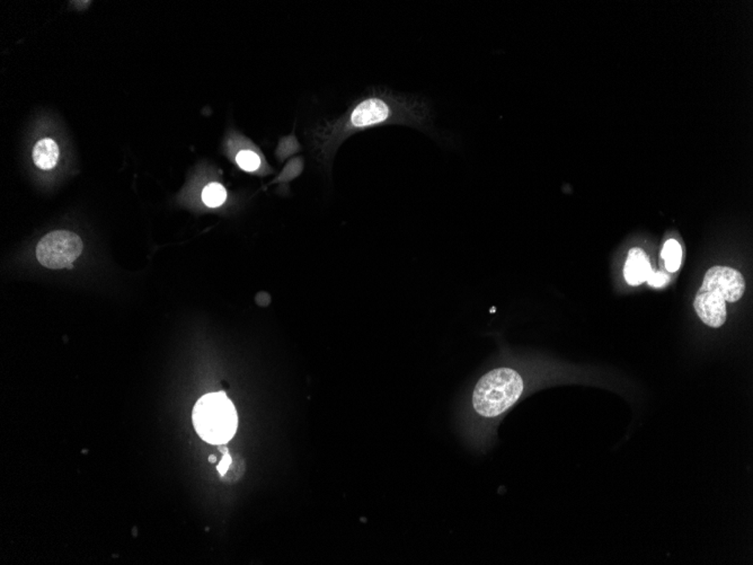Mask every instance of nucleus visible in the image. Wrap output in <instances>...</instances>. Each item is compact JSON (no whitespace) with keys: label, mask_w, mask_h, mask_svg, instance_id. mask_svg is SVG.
<instances>
[{"label":"nucleus","mask_w":753,"mask_h":565,"mask_svg":"<svg viewBox=\"0 0 753 565\" xmlns=\"http://www.w3.org/2000/svg\"><path fill=\"white\" fill-rule=\"evenodd\" d=\"M744 293L745 281L738 270L713 266L706 272L702 287L695 297L693 307L702 323L718 329L726 322V302H738Z\"/></svg>","instance_id":"nucleus-1"},{"label":"nucleus","mask_w":753,"mask_h":565,"mask_svg":"<svg viewBox=\"0 0 753 565\" xmlns=\"http://www.w3.org/2000/svg\"><path fill=\"white\" fill-rule=\"evenodd\" d=\"M524 381L511 367H496L478 378L470 394V406L484 419L501 417L520 399Z\"/></svg>","instance_id":"nucleus-2"},{"label":"nucleus","mask_w":753,"mask_h":565,"mask_svg":"<svg viewBox=\"0 0 753 565\" xmlns=\"http://www.w3.org/2000/svg\"><path fill=\"white\" fill-rule=\"evenodd\" d=\"M192 419L201 439L218 446L227 444L238 426L236 408L222 392L202 396L194 406Z\"/></svg>","instance_id":"nucleus-3"},{"label":"nucleus","mask_w":753,"mask_h":565,"mask_svg":"<svg viewBox=\"0 0 753 565\" xmlns=\"http://www.w3.org/2000/svg\"><path fill=\"white\" fill-rule=\"evenodd\" d=\"M80 237L68 230H55L44 236L37 246L39 263L48 269L71 268L73 261L82 254Z\"/></svg>","instance_id":"nucleus-4"},{"label":"nucleus","mask_w":753,"mask_h":565,"mask_svg":"<svg viewBox=\"0 0 753 565\" xmlns=\"http://www.w3.org/2000/svg\"><path fill=\"white\" fill-rule=\"evenodd\" d=\"M652 271L648 257L641 248L634 247L628 252L623 275L630 286H639L648 281Z\"/></svg>","instance_id":"nucleus-5"},{"label":"nucleus","mask_w":753,"mask_h":565,"mask_svg":"<svg viewBox=\"0 0 753 565\" xmlns=\"http://www.w3.org/2000/svg\"><path fill=\"white\" fill-rule=\"evenodd\" d=\"M59 147L55 140L41 139L34 146L33 160L34 164L41 170H52L57 165L59 160Z\"/></svg>","instance_id":"nucleus-6"},{"label":"nucleus","mask_w":753,"mask_h":565,"mask_svg":"<svg viewBox=\"0 0 753 565\" xmlns=\"http://www.w3.org/2000/svg\"><path fill=\"white\" fill-rule=\"evenodd\" d=\"M662 259L670 273L677 272L682 261V248L675 239H668L662 250Z\"/></svg>","instance_id":"nucleus-7"},{"label":"nucleus","mask_w":753,"mask_h":565,"mask_svg":"<svg viewBox=\"0 0 753 565\" xmlns=\"http://www.w3.org/2000/svg\"><path fill=\"white\" fill-rule=\"evenodd\" d=\"M227 199V192L224 190L222 185L219 183H210L206 189L203 190L202 200L206 206L209 208H217L220 207L221 205H224V201Z\"/></svg>","instance_id":"nucleus-8"},{"label":"nucleus","mask_w":753,"mask_h":565,"mask_svg":"<svg viewBox=\"0 0 753 565\" xmlns=\"http://www.w3.org/2000/svg\"><path fill=\"white\" fill-rule=\"evenodd\" d=\"M237 164L242 170L246 171V172H254L258 170L260 165V159L258 157V154H255L254 151L251 150H242L237 155L236 157Z\"/></svg>","instance_id":"nucleus-9"},{"label":"nucleus","mask_w":753,"mask_h":565,"mask_svg":"<svg viewBox=\"0 0 753 565\" xmlns=\"http://www.w3.org/2000/svg\"><path fill=\"white\" fill-rule=\"evenodd\" d=\"M668 275H664L663 272H653V271H652L648 279V284L655 288L663 287V286L668 284Z\"/></svg>","instance_id":"nucleus-10"},{"label":"nucleus","mask_w":753,"mask_h":565,"mask_svg":"<svg viewBox=\"0 0 753 565\" xmlns=\"http://www.w3.org/2000/svg\"><path fill=\"white\" fill-rule=\"evenodd\" d=\"M230 464H231V457H230L229 451H227V453H224L222 460L219 462V465L217 466V469H218L219 474H220L221 476L226 475L228 469H229Z\"/></svg>","instance_id":"nucleus-11"},{"label":"nucleus","mask_w":753,"mask_h":565,"mask_svg":"<svg viewBox=\"0 0 753 565\" xmlns=\"http://www.w3.org/2000/svg\"><path fill=\"white\" fill-rule=\"evenodd\" d=\"M209 462H212V464H215V462H217V458H215V455H211V456L209 457Z\"/></svg>","instance_id":"nucleus-12"}]
</instances>
